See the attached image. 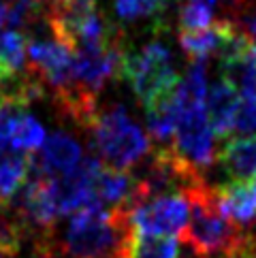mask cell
<instances>
[{"label":"cell","instance_id":"cell-6","mask_svg":"<svg viewBox=\"0 0 256 258\" xmlns=\"http://www.w3.org/2000/svg\"><path fill=\"white\" fill-rule=\"evenodd\" d=\"M128 233L160 235V237H184L190 222V205L184 195L150 197L137 203L133 209L120 211Z\"/></svg>","mask_w":256,"mask_h":258},{"label":"cell","instance_id":"cell-14","mask_svg":"<svg viewBox=\"0 0 256 258\" xmlns=\"http://www.w3.org/2000/svg\"><path fill=\"white\" fill-rule=\"evenodd\" d=\"M122 258H179L175 237L128 233L122 245Z\"/></svg>","mask_w":256,"mask_h":258},{"label":"cell","instance_id":"cell-19","mask_svg":"<svg viewBox=\"0 0 256 258\" xmlns=\"http://www.w3.org/2000/svg\"><path fill=\"white\" fill-rule=\"evenodd\" d=\"M252 137H256V96L241 98L231 139H252Z\"/></svg>","mask_w":256,"mask_h":258},{"label":"cell","instance_id":"cell-16","mask_svg":"<svg viewBox=\"0 0 256 258\" xmlns=\"http://www.w3.org/2000/svg\"><path fill=\"white\" fill-rule=\"evenodd\" d=\"M28 64V36L20 30L0 32V73H20Z\"/></svg>","mask_w":256,"mask_h":258},{"label":"cell","instance_id":"cell-20","mask_svg":"<svg viewBox=\"0 0 256 258\" xmlns=\"http://www.w3.org/2000/svg\"><path fill=\"white\" fill-rule=\"evenodd\" d=\"M235 17H239V28L250 36V39L256 43V9H250V11H239Z\"/></svg>","mask_w":256,"mask_h":258},{"label":"cell","instance_id":"cell-1","mask_svg":"<svg viewBox=\"0 0 256 258\" xmlns=\"http://www.w3.org/2000/svg\"><path fill=\"white\" fill-rule=\"evenodd\" d=\"M184 197L190 205V222L181 241L192 258H231L241 252L248 235L222 214L214 186L201 181L188 188Z\"/></svg>","mask_w":256,"mask_h":258},{"label":"cell","instance_id":"cell-22","mask_svg":"<svg viewBox=\"0 0 256 258\" xmlns=\"http://www.w3.org/2000/svg\"><path fill=\"white\" fill-rule=\"evenodd\" d=\"M243 256H245V258H256V233L248 235V239H245Z\"/></svg>","mask_w":256,"mask_h":258},{"label":"cell","instance_id":"cell-2","mask_svg":"<svg viewBox=\"0 0 256 258\" xmlns=\"http://www.w3.org/2000/svg\"><path fill=\"white\" fill-rule=\"evenodd\" d=\"M128 226L120 211H107L92 203L75 211L62 239H51L53 258H122Z\"/></svg>","mask_w":256,"mask_h":258},{"label":"cell","instance_id":"cell-12","mask_svg":"<svg viewBox=\"0 0 256 258\" xmlns=\"http://www.w3.org/2000/svg\"><path fill=\"white\" fill-rule=\"evenodd\" d=\"M222 81H226L241 98L256 96V58L254 47L250 51L235 53L220 60Z\"/></svg>","mask_w":256,"mask_h":258},{"label":"cell","instance_id":"cell-24","mask_svg":"<svg viewBox=\"0 0 256 258\" xmlns=\"http://www.w3.org/2000/svg\"><path fill=\"white\" fill-rule=\"evenodd\" d=\"M254 58H256V43H254Z\"/></svg>","mask_w":256,"mask_h":258},{"label":"cell","instance_id":"cell-23","mask_svg":"<svg viewBox=\"0 0 256 258\" xmlns=\"http://www.w3.org/2000/svg\"><path fill=\"white\" fill-rule=\"evenodd\" d=\"M226 3H231V5H233V9H235V15H237V13H239V5L243 3V0H226Z\"/></svg>","mask_w":256,"mask_h":258},{"label":"cell","instance_id":"cell-21","mask_svg":"<svg viewBox=\"0 0 256 258\" xmlns=\"http://www.w3.org/2000/svg\"><path fill=\"white\" fill-rule=\"evenodd\" d=\"M9 24H11V7H9V0H0V30Z\"/></svg>","mask_w":256,"mask_h":258},{"label":"cell","instance_id":"cell-18","mask_svg":"<svg viewBox=\"0 0 256 258\" xmlns=\"http://www.w3.org/2000/svg\"><path fill=\"white\" fill-rule=\"evenodd\" d=\"M214 9L216 5L212 3H195V0L186 3L179 11V30L197 32L214 26Z\"/></svg>","mask_w":256,"mask_h":258},{"label":"cell","instance_id":"cell-7","mask_svg":"<svg viewBox=\"0 0 256 258\" xmlns=\"http://www.w3.org/2000/svg\"><path fill=\"white\" fill-rule=\"evenodd\" d=\"M103 162L92 156H84L75 169L64 177L53 179V190H56V203L60 209V216L84 209L96 203V179Z\"/></svg>","mask_w":256,"mask_h":258},{"label":"cell","instance_id":"cell-10","mask_svg":"<svg viewBox=\"0 0 256 258\" xmlns=\"http://www.w3.org/2000/svg\"><path fill=\"white\" fill-rule=\"evenodd\" d=\"M216 188V199L222 214L237 226L256 220V181H228Z\"/></svg>","mask_w":256,"mask_h":258},{"label":"cell","instance_id":"cell-26","mask_svg":"<svg viewBox=\"0 0 256 258\" xmlns=\"http://www.w3.org/2000/svg\"><path fill=\"white\" fill-rule=\"evenodd\" d=\"M254 181H256V179H254Z\"/></svg>","mask_w":256,"mask_h":258},{"label":"cell","instance_id":"cell-9","mask_svg":"<svg viewBox=\"0 0 256 258\" xmlns=\"http://www.w3.org/2000/svg\"><path fill=\"white\" fill-rule=\"evenodd\" d=\"M239 103H241V96L237 94L226 81L220 79L209 88L207 98H205V109H207V117L214 128L216 139L228 141L233 137Z\"/></svg>","mask_w":256,"mask_h":258},{"label":"cell","instance_id":"cell-8","mask_svg":"<svg viewBox=\"0 0 256 258\" xmlns=\"http://www.w3.org/2000/svg\"><path fill=\"white\" fill-rule=\"evenodd\" d=\"M81 160L79 143L67 133H53L45 139L41 150L32 154L30 171L36 177L58 179L69 175Z\"/></svg>","mask_w":256,"mask_h":258},{"label":"cell","instance_id":"cell-25","mask_svg":"<svg viewBox=\"0 0 256 258\" xmlns=\"http://www.w3.org/2000/svg\"><path fill=\"white\" fill-rule=\"evenodd\" d=\"M0 258H7V256H5V254H3V252H0Z\"/></svg>","mask_w":256,"mask_h":258},{"label":"cell","instance_id":"cell-4","mask_svg":"<svg viewBox=\"0 0 256 258\" xmlns=\"http://www.w3.org/2000/svg\"><path fill=\"white\" fill-rule=\"evenodd\" d=\"M120 79L131 86L145 111L169 98L179 86V75L173 67L171 49L162 43H150L141 51H128L122 58Z\"/></svg>","mask_w":256,"mask_h":258},{"label":"cell","instance_id":"cell-5","mask_svg":"<svg viewBox=\"0 0 256 258\" xmlns=\"http://www.w3.org/2000/svg\"><path fill=\"white\" fill-rule=\"evenodd\" d=\"M177 98L181 111L171 150L192 171L203 175L218 162V150L220 147H216V135L212 124H209L205 103H197V100L186 98L179 92V86H177Z\"/></svg>","mask_w":256,"mask_h":258},{"label":"cell","instance_id":"cell-15","mask_svg":"<svg viewBox=\"0 0 256 258\" xmlns=\"http://www.w3.org/2000/svg\"><path fill=\"white\" fill-rule=\"evenodd\" d=\"M43 143H45L43 126L26 111H17L11 122V135H9L11 150L22 154H36L43 147Z\"/></svg>","mask_w":256,"mask_h":258},{"label":"cell","instance_id":"cell-17","mask_svg":"<svg viewBox=\"0 0 256 258\" xmlns=\"http://www.w3.org/2000/svg\"><path fill=\"white\" fill-rule=\"evenodd\" d=\"M173 0H113L115 13L120 20H141V17H158L164 15Z\"/></svg>","mask_w":256,"mask_h":258},{"label":"cell","instance_id":"cell-11","mask_svg":"<svg viewBox=\"0 0 256 258\" xmlns=\"http://www.w3.org/2000/svg\"><path fill=\"white\" fill-rule=\"evenodd\" d=\"M218 164L231 181L256 179V137L252 139H228L218 150Z\"/></svg>","mask_w":256,"mask_h":258},{"label":"cell","instance_id":"cell-3","mask_svg":"<svg viewBox=\"0 0 256 258\" xmlns=\"http://www.w3.org/2000/svg\"><path fill=\"white\" fill-rule=\"evenodd\" d=\"M92 143L105 167L131 171L150 154L148 135L128 117L124 107L100 109L92 128Z\"/></svg>","mask_w":256,"mask_h":258},{"label":"cell","instance_id":"cell-13","mask_svg":"<svg viewBox=\"0 0 256 258\" xmlns=\"http://www.w3.org/2000/svg\"><path fill=\"white\" fill-rule=\"evenodd\" d=\"M32 154L15 150L0 152V205H7L28 181Z\"/></svg>","mask_w":256,"mask_h":258}]
</instances>
